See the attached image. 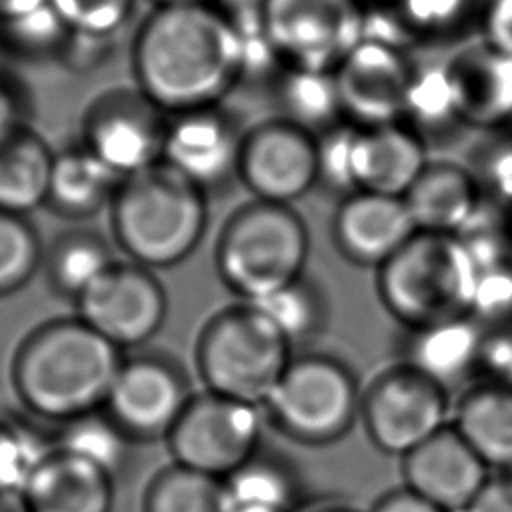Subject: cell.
Masks as SVG:
<instances>
[{
	"label": "cell",
	"instance_id": "21",
	"mask_svg": "<svg viewBox=\"0 0 512 512\" xmlns=\"http://www.w3.org/2000/svg\"><path fill=\"white\" fill-rule=\"evenodd\" d=\"M402 198L418 232L450 236H458L484 204L470 168L452 160H430Z\"/></svg>",
	"mask_w": 512,
	"mask_h": 512
},
{
	"label": "cell",
	"instance_id": "46",
	"mask_svg": "<svg viewBox=\"0 0 512 512\" xmlns=\"http://www.w3.org/2000/svg\"><path fill=\"white\" fill-rule=\"evenodd\" d=\"M370 512H444V510L438 508L436 504L428 502L414 490L400 486V488H394V490L382 494L374 502Z\"/></svg>",
	"mask_w": 512,
	"mask_h": 512
},
{
	"label": "cell",
	"instance_id": "43",
	"mask_svg": "<svg viewBox=\"0 0 512 512\" xmlns=\"http://www.w3.org/2000/svg\"><path fill=\"white\" fill-rule=\"evenodd\" d=\"M476 32L484 46L512 60V0H482Z\"/></svg>",
	"mask_w": 512,
	"mask_h": 512
},
{
	"label": "cell",
	"instance_id": "42",
	"mask_svg": "<svg viewBox=\"0 0 512 512\" xmlns=\"http://www.w3.org/2000/svg\"><path fill=\"white\" fill-rule=\"evenodd\" d=\"M116 48H118V38H100V36L70 32V38L66 42V48L58 64L74 74H88L108 64Z\"/></svg>",
	"mask_w": 512,
	"mask_h": 512
},
{
	"label": "cell",
	"instance_id": "13",
	"mask_svg": "<svg viewBox=\"0 0 512 512\" xmlns=\"http://www.w3.org/2000/svg\"><path fill=\"white\" fill-rule=\"evenodd\" d=\"M78 318L116 348L150 340L166 320L168 294L154 270L114 260L76 300Z\"/></svg>",
	"mask_w": 512,
	"mask_h": 512
},
{
	"label": "cell",
	"instance_id": "27",
	"mask_svg": "<svg viewBox=\"0 0 512 512\" xmlns=\"http://www.w3.org/2000/svg\"><path fill=\"white\" fill-rule=\"evenodd\" d=\"M224 512H300L302 486L294 468L266 454H256L222 480Z\"/></svg>",
	"mask_w": 512,
	"mask_h": 512
},
{
	"label": "cell",
	"instance_id": "44",
	"mask_svg": "<svg viewBox=\"0 0 512 512\" xmlns=\"http://www.w3.org/2000/svg\"><path fill=\"white\" fill-rule=\"evenodd\" d=\"M480 370L486 380L512 388V324L486 330Z\"/></svg>",
	"mask_w": 512,
	"mask_h": 512
},
{
	"label": "cell",
	"instance_id": "10",
	"mask_svg": "<svg viewBox=\"0 0 512 512\" xmlns=\"http://www.w3.org/2000/svg\"><path fill=\"white\" fill-rule=\"evenodd\" d=\"M260 406L214 392L192 396L168 434L176 464L224 480L258 454Z\"/></svg>",
	"mask_w": 512,
	"mask_h": 512
},
{
	"label": "cell",
	"instance_id": "45",
	"mask_svg": "<svg viewBox=\"0 0 512 512\" xmlns=\"http://www.w3.org/2000/svg\"><path fill=\"white\" fill-rule=\"evenodd\" d=\"M466 512H512V472L492 474Z\"/></svg>",
	"mask_w": 512,
	"mask_h": 512
},
{
	"label": "cell",
	"instance_id": "1",
	"mask_svg": "<svg viewBox=\"0 0 512 512\" xmlns=\"http://www.w3.org/2000/svg\"><path fill=\"white\" fill-rule=\"evenodd\" d=\"M130 68L168 116L222 106L244 80L242 34L212 2L154 4L132 36Z\"/></svg>",
	"mask_w": 512,
	"mask_h": 512
},
{
	"label": "cell",
	"instance_id": "7",
	"mask_svg": "<svg viewBox=\"0 0 512 512\" xmlns=\"http://www.w3.org/2000/svg\"><path fill=\"white\" fill-rule=\"evenodd\" d=\"M360 402V382L344 360L306 352L292 356L264 408L288 440L326 446L348 434L360 418Z\"/></svg>",
	"mask_w": 512,
	"mask_h": 512
},
{
	"label": "cell",
	"instance_id": "41",
	"mask_svg": "<svg viewBox=\"0 0 512 512\" xmlns=\"http://www.w3.org/2000/svg\"><path fill=\"white\" fill-rule=\"evenodd\" d=\"M34 100L16 64L0 50V140L30 126Z\"/></svg>",
	"mask_w": 512,
	"mask_h": 512
},
{
	"label": "cell",
	"instance_id": "11",
	"mask_svg": "<svg viewBox=\"0 0 512 512\" xmlns=\"http://www.w3.org/2000/svg\"><path fill=\"white\" fill-rule=\"evenodd\" d=\"M170 116L144 92L114 86L96 94L80 118V142L126 178L162 162Z\"/></svg>",
	"mask_w": 512,
	"mask_h": 512
},
{
	"label": "cell",
	"instance_id": "47",
	"mask_svg": "<svg viewBox=\"0 0 512 512\" xmlns=\"http://www.w3.org/2000/svg\"><path fill=\"white\" fill-rule=\"evenodd\" d=\"M46 4H50V0H0V22L18 18Z\"/></svg>",
	"mask_w": 512,
	"mask_h": 512
},
{
	"label": "cell",
	"instance_id": "34",
	"mask_svg": "<svg viewBox=\"0 0 512 512\" xmlns=\"http://www.w3.org/2000/svg\"><path fill=\"white\" fill-rule=\"evenodd\" d=\"M128 442L132 440L100 408L64 422L56 448L96 464L114 478L124 468Z\"/></svg>",
	"mask_w": 512,
	"mask_h": 512
},
{
	"label": "cell",
	"instance_id": "20",
	"mask_svg": "<svg viewBox=\"0 0 512 512\" xmlns=\"http://www.w3.org/2000/svg\"><path fill=\"white\" fill-rule=\"evenodd\" d=\"M430 162L426 142L402 122L356 128L350 144L352 192L404 196Z\"/></svg>",
	"mask_w": 512,
	"mask_h": 512
},
{
	"label": "cell",
	"instance_id": "4",
	"mask_svg": "<svg viewBox=\"0 0 512 512\" xmlns=\"http://www.w3.org/2000/svg\"><path fill=\"white\" fill-rule=\"evenodd\" d=\"M310 256V230L288 204L250 198L224 220L214 242V270L240 302L258 304L302 274Z\"/></svg>",
	"mask_w": 512,
	"mask_h": 512
},
{
	"label": "cell",
	"instance_id": "38",
	"mask_svg": "<svg viewBox=\"0 0 512 512\" xmlns=\"http://www.w3.org/2000/svg\"><path fill=\"white\" fill-rule=\"evenodd\" d=\"M52 450L28 426L0 416V492H22L34 468Z\"/></svg>",
	"mask_w": 512,
	"mask_h": 512
},
{
	"label": "cell",
	"instance_id": "51",
	"mask_svg": "<svg viewBox=\"0 0 512 512\" xmlns=\"http://www.w3.org/2000/svg\"><path fill=\"white\" fill-rule=\"evenodd\" d=\"M178 2H214V0H154V4H178Z\"/></svg>",
	"mask_w": 512,
	"mask_h": 512
},
{
	"label": "cell",
	"instance_id": "29",
	"mask_svg": "<svg viewBox=\"0 0 512 512\" xmlns=\"http://www.w3.org/2000/svg\"><path fill=\"white\" fill-rule=\"evenodd\" d=\"M282 118L316 136L344 124L334 72L282 68L272 82Z\"/></svg>",
	"mask_w": 512,
	"mask_h": 512
},
{
	"label": "cell",
	"instance_id": "23",
	"mask_svg": "<svg viewBox=\"0 0 512 512\" xmlns=\"http://www.w3.org/2000/svg\"><path fill=\"white\" fill-rule=\"evenodd\" d=\"M484 338L486 330L470 316L444 320L410 330L402 362L448 390L480 370Z\"/></svg>",
	"mask_w": 512,
	"mask_h": 512
},
{
	"label": "cell",
	"instance_id": "30",
	"mask_svg": "<svg viewBox=\"0 0 512 512\" xmlns=\"http://www.w3.org/2000/svg\"><path fill=\"white\" fill-rule=\"evenodd\" d=\"M400 122L414 130L426 146L432 140L450 138L452 132L466 128L458 114L446 60L416 62Z\"/></svg>",
	"mask_w": 512,
	"mask_h": 512
},
{
	"label": "cell",
	"instance_id": "35",
	"mask_svg": "<svg viewBox=\"0 0 512 512\" xmlns=\"http://www.w3.org/2000/svg\"><path fill=\"white\" fill-rule=\"evenodd\" d=\"M482 0H398L394 10L412 44L456 38L468 26L476 28Z\"/></svg>",
	"mask_w": 512,
	"mask_h": 512
},
{
	"label": "cell",
	"instance_id": "24",
	"mask_svg": "<svg viewBox=\"0 0 512 512\" xmlns=\"http://www.w3.org/2000/svg\"><path fill=\"white\" fill-rule=\"evenodd\" d=\"M124 178L80 140L54 150L46 208L64 220H88L110 208Z\"/></svg>",
	"mask_w": 512,
	"mask_h": 512
},
{
	"label": "cell",
	"instance_id": "26",
	"mask_svg": "<svg viewBox=\"0 0 512 512\" xmlns=\"http://www.w3.org/2000/svg\"><path fill=\"white\" fill-rule=\"evenodd\" d=\"M54 150L24 126L0 140V210L26 216L46 206Z\"/></svg>",
	"mask_w": 512,
	"mask_h": 512
},
{
	"label": "cell",
	"instance_id": "39",
	"mask_svg": "<svg viewBox=\"0 0 512 512\" xmlns=\"http://www.w3.org/2000/svg\"><path fill=\"white\" fill-rule=\"evenodd\" d=\"M138 0H50V6L74 34L118 38L134 16Z\"/></svg>",
	"mask_w": 512,
	"mask_h": 512
},
{
	"label": "cell",
	"instance_id": "6",
	"mask_svg": "<svg viewBox=\"0 0 512 512\" xmlns=\"http://www.w3.org/2000/svg\"><path fill=\"white\" fill-rule=\"evenodd\" d=\"M294 346L274 322L250 302L212 314L196 340V366L208 392L264 406Z\"/></svg>",
	"mask_w": 512,
	"mask_h": 512
},
{
	"label": "cell",
	"instance_id": "25",
	"mask_svg": "<svg viewBox=\"0 0 512 512\" xmlns=\"http://www.w3.org/2000/svg\"><path fill=\"white\" fill-rule=\"evenodd\" d=\"M450 424L490 470H512V388L492 380L466 388Z\"/></svg>",
	"mask_w": 512,
	"mask_h": 512
},
{
	"label": "cell",
	"instance_id": "33",
	"mask_svg": "<svg viewBox=\"0 0 512 512\" xmlns=\"http://www.w3.org/2000/svg\"><path fill=\"white\" fill-rule=\"evenodd\" d=\"M144 512H224L222 480L174 464L150 482Z\"/></svg>",
	"mask_w": 512,
	"mask_h": 512
},
{
	"label": "cell",
	"instance_id": "36",
	"mask_svg": "<svg viewBox=\"0 0 512 512\" xmlns=\"http://www.w3.org/2000/svg\"><path fill=\"white\" fill-rule=\"evenodd\" d=\"M44 246L26 216L0 210V296L22 290L42 268Z\"/></svg>",
	"mask_w": 512,
	"mask_h": 512
},
{
	"label": "cell",
	"instance_id": "14",
	"mask_svg": "<svg viewBox=\"0 0 512 512\" xmlns=\"http://www.w3.org/2000/svg\"><path fill=\"white\" fill-rule=\"evenodd\" d=\"M184 368L166 354L122 360L102 410L128 440L168 438L190 402Z\"/></svg>",
	"mask_w": 512,
	"mask_h": 512
},
{
	"label": "cell",
	"instance_id": "32",
	"mask_svg": "<svg viewBox=\"0 0 512 512\" xmlns=\"http://www.w3.org/2000/svg\"><path fill=\"white\" fill-rule=\"evenodd\" d=\"M70 30L50 4L0 22V50L14 62H56L60 60Z\"/></svg>",
	"mask_w": 512,
	"mask_h": 512
},
{
	"label": "cell",
	"instance_id": "49",
	"mask_svg": "<svg viewBox=\"0 0 512 512\" xmlns=\"http://www.w3.org/2000/svg\"><path fill=\"white\" fill-rule=\"evenodd\" d=\"M300 512H362L350 504H340V502H326V504H318L312 508H302Z\"/></svg>",
	"mask_w": 512,
	"mask_h": 512
},
{
	"label": "cell",
	"instance_id": "5",
	"mask_svg": "<svg viewBox=\"0 0 512 512\" xmlns=\"http://www.w3.org/2000/svg\"><path fill=\"white\" fill-rule=\"evenodd\" d=\"M476 274L458 236L416 232L374 272V288L382 308L410 332L468 316Z\"/></svg>",
	"mask_w": 512,
	"mask_h": 512
},
{
	"label": "cell",
	"instance_id": "22",
	"mask_svg": "<svg viewBox=\"0 0 512 512\" xmlns=\"http://www.w3.org/2000/svg\"><path fill=\"white\" fill-rule=\"evenodd\" d=\"M112 484L96 464L54 448L26 480L22 496L30 512H110Z\"/></svg>",
	"mask_w": 512,
	"mask_h": 512
},
{
	"label": "cell",
	"instance_id": "8",
	"mask_svg": "<svg viewBox=\"0 0 512 512\" xmlns=\"http://www.w3.org/2000/svg\"><path fill=\"white\" fill-rule=\"evenodd\" d=\"M364 0H260L258 28L284 68L334 72L362 42Z\"/></svg>",
	"mask_w": 512,
	"mask_h": 512
},
{
	"label": "cell",
	"instance_id": "17",
	"mask_svg": "<svg viewBox=\"0 0 512 512\" xmlns=\"http://www.w3.org/2000/svg\"><path fill=\"white\" fill-rule=\"evenodd\" d=\"M416 232L404 198L362 190L340 196L330 220V240L338 256L374 272Z\"/></svg>",
	"mask_w": 512,
	"mask_h": 512
},
{
	"label": "cell",
	"instance_id": "12",
	"mask_svg": "<svg viewBox=\"0 0 512 512\" xmlns=\"http://www.w3.org/2000/svg\"><path fill=\"white\" fill-rule=\"evenodd\" d=\"M238 182L254 200L292 206L320 184L318 136L282 116L256 122L244 130Z\"/></svg>",
	"mask_w": 512,
	"mask_h": 512
},
{
	"label": "cell",
	"instance_id": "28",
	"mask_svg": "<svg viewBox=\"0 0 512 512\" xmlns=\"http://www.w3.org/2000/svg\"><path fill=\"white\" fill-rule=\"evenodd\" d=\"M114 260L102 234L92 228H70L44 248L42 268L52 292L76 302Z\"/></svg>",
	"mask_w": 512,
	"mask_h": 512
},
{
	"label": "cell",
	"instance_id": "37",
	"mask_svg": "<svg viewBox=\"0 0 512 512\" xmlns=\"http://www.w3.org/2000/svg\"><path fill=\"white\" fill-rule=\"evenodd\" d=\"M484 200L512 208V128L486 132L466 162Z\"/></svg>",
	"mask_w": 512,
	"mask_h": 512
},
{
	"label": "cell",
	"instance_id": "48",
	"mask_svg": "<svg viewBox=\"0 0 512 512\" xmlns=\"http://www.w3.org/2000/svg\"><path fill=\"white\" fill-rule=\"evenodd\" d=\"M0 512H30L22 492H0Z\"/></svg>",
	"mask_w": 512,
	"mask_h": 512
},
{
	"label": "cell",
	"instance_id": "19",
	"mask_svg": "<svg viewBox=\"0 0 512 512\" xmlns=\"http://www.w3.org/2000/svg\"><path fill=\"white\" fill-rule=\"evenodd\" d=\"M460 120L466 128H512V60L474 40L446 58Z\"/></svg>",
	"mask_w": 512,
	"mask_h": 512
},
{
	"label": "cell",
	"instance_id": "18",
	"mask_svg": "<svg viewBox=\"0 0 512 512\" xmlns=\"http://www.w3.org/2000/svg\"><path fill=\"white\" fill-rule=\"evenodd\" d=\"M490 476L486 462L452 424L402 458L404 486L444 512H466Z\"/></svg>",
	"mask_w": 512,
	"mask_h": 512
},
{
	"label": "cell",
	"instance_id": "3",
	"mask_svg": "<svg viewBox=\"0 0 512 512\" xmlns=\"http://www.w3.org/2000/svg\"><path fill=\"white\" fill-rule=\"evenodd\" d=\"M208 194L168 164L126 176L110 204L116 246L150 270L184 262L208 228Z\"/></svg>",
	"mask_w": 512,
	"mask_h": 512
},
{
	"label": "cell",
	"instance_id": "31",
	"mask_svg": "<svg viewBox=\"0 0 512 512\" xmlns=\"http://www.w3.org/2000/svg\"><path fill=\"white\" fill-rule=\"evenodd\" d=\"M256 306L292 346L314 340L326 328L330 312L324 288L310 274H302Z\"/></svg>",
	"mask_w": 512,
	"mask_h": 512
},
{
	"label": "cell",
	"instance_id": "2",
	"mask_svg": "<svg viewBox=\"0 0 512 512\" xmlns=\"http://www.w3.org/2000/svg\"><path fill=\"white\" fill-rule=\"evenodd\" d=\"M120 352L78 316L44 322L14 354L16 392L34 414L64 424L104 406Z\"/></svg>",
	"mask_w": 512,
	"mask_h": 512
},
{
	"label": "cell",
	"instance_id": "15",
	"mask_svg": "<svg viewBox=\"0 0 512 512\" xmlns=\"http://www.w3.org/2000/svg\"><path fill=\"white\" fill-rule=\"evenodd\" d=\"M414 70L410 50L362 38L334 70L344 122L356 128L400 122Z\"/></svg>",
	"mask_w": 512,
	"mask_h": 512
},
{
	"label": "cell",
	"instance_id": "9",
	"mask_svg": "<svg viewBox=\"0 0 512 512\" xmlns=\"http://www.w3.org/2000/svg\"><path fill=\"white\" fill-rule=\"evenodd\" d=\"M448 412V390L406 362L382 370L362 390V426L384 454L404 458L450 424Z\"/></svg>",
	"mask_w": 512,
	"mask_h": 512
},
{
	"label": "cell",
	"instance_id": "16",
	"mask_svg": "<svg viewBox=\"0 0 512 512\" xmlns=\"http://www.w3.org/2000/svg\"><path fill=\"white\" fill-rule=\"evenodd\" d=\"M244 130L224 104L170 116L162 162L210 196L238 180Z\"/></svg>",
	"mask_w": 512,
	"mask_h": 512
},
{
	"label": "cell",
	"instance_id": "50",
	"mask_svg": "<svg viewBox=\"0 0 512 512\" xmlns=\"http://www.w3.org/2000/svg\"><path fill=\"white\" fill-rule=\"evenodd\" d=\"M504 232H506L508 244L512 248V208H504Z\"/></svg>",
	"mask_w": 512,
	"mask_h": 512
},
{
	"label": "cell",
	"instance_id": "40",
	"mask_svg": "<svg viewBox=\"0 0 512 512\" xmlns=\"http://www.w3.org/2000/svg\"><path fill=\"white\" fill-rule=\"evenodd\" d=\"M468 316L484 330L512 324V258L478 270Z\"/></svg>",
	"mask_w": 512,
	"mask_h": 512
}]
</instances>
